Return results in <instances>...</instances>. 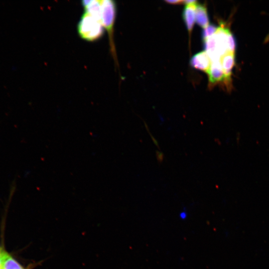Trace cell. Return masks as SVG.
Segmentation results:
<instances>
[{
	"label": "cell",
	"instance_id": "1",
	"mask_svg": "<svg viewBox=\"0 0 269 269\" xmlns=\"http://www.w3.org/2000/svg\"><path fill=\"white\" fill-rule=\"evenodd\" d=\"M77 31L82 39L94 42L103 36L104 27L100 19L84 12L78 22Z\"/></svg>",
	"mask_w": 269,
	"mask_h": 269
},
{
	"label": "cell",
	"instance_id": "2",
	"mask_svg": "<svg viewBox=\"0 0 269 269\" xmlns=\"http://www.w3.org/2000/svg\"><path fill=\"white\" fill-rule=\"evenodd\" d=\"M101 22L108 32L111 52L114 58H116L114 42V29L117 12V5L113 0H101Z\"/></svg>",
	"mask_w": 269,
	"mask_h": 269
},
{
	"label": "cell",
	"instance_id": "3",
	"mask_svg": "<svg viewBox=\"0 0 269 269\" xmlns=\"http://www.w3.org/2000/svg\"><path fill=\"white\" fill-rule=\"evenodd\" d=\"M210 84L214 85L223 82L229 89L231 79L227 77L223 72L219 62H212L210 68L207 73Z\"/></svg>",
	"mask_w": 269,
	"mask_h": 269
},
{
	"label": "cell",
	"instance_id": "4",
	"mask_svg": "<svg viewBox=\"0 0 269 269\" xmlns=\"http://www.w3.org/2000/svg\"><path fill=\"white\" fill-rule=\"evenodd\" d=\"M190 64L193 68L207 73L210 68L212 61L207 52L203 51L194 55L190 59Z\"/></svg>",
	"mask_w": 269,
	"mask_h": 269
},
{
	"label": "cell",
	"instance_id": "5",
	"mask_svg": "<svg viewBox=\"0 0 269 269\" xmlns=\"http://www.w3.org/2000/svg\"><path fill=\"white\" fill-rule=\"evenodd\" d=\"M197 3L185 5L182 13L183 20L190 35L195 21V8Z\"/></svg>",
	"mask_w": 269,
	"mask_h": 269
},
{
	"label": "cell",
	"instance_id": "6",
	"mask_svg": "<svg viewBox=\"0 0 269 269\" xmlns=\"http://www.w3.org/2000/svg\"><path fill=\"white\" fill-rule=\"evenodd\" d=\"M219 62L227 77L231 79L232 71L235 63V53L231 52L225 53L220 57Z\"/></svg>",
	"mask_w": 269,
	"mask_h": 269
},
{
	"label": "cell",
	"instance_id": "7",
	"mask_svg": "<svg viewBox=\"0 0 269 269\" xmlns=\"http://www.w3.org/2000/svg\"><path fill=\"white\" fill-rule=\"evenodd\" d=\"M85 12L101 21V3L100 0H84L81 1Z\"/></svg>",
	"mask_w": 269,
	"mask_h": 269
},
{
	"label": "cell",
	"instance_id": "8",
	"mask_svg": "<svg viewBox=\"0 0 269 269\" xmlns=\"http://www.w3.org/2000/svg\"><path fill=\"white\" fill-rule=\"evenodd\" d=\"M195 21L204 29L209 24L207 7L204 4L197 3L195 8Z\"/></svg>",
	"mask_w": 269,
	"mask_h": 269
},
{
	"label": "cell",
	"instance_id": "9",
	"mask_svg": "<svg viewBox=\"0 0 269 269\" xmlns=\"http://www.w3.org/2000/svg\"><path fill=\"white\" fill-rule=\"evenodd\" d=\"M2 268V269H27L23 267L9 255H8L5 259Z\"/></svg>",
	"mask_w": 269,
	"mask_h": 269
},
{
	"label": "cell",
	"instance_id": "10",
	"mask_svg": "<svg viewBox=\"0 0 269 269\" xmlns=\"http://www.w3.org/2000/svg\"><path fill=\"white\" fill-rule=\"evenodd\" d=\"M218 27L212 24H209V25L204 29L202 32L203 40H204L207 38L213 35L216 31Z\"/></svg>",
	"mask_w": 269,
	"mask_h": 269
},
{
	"label": "cell",
	"instance_id": "11",
	"mask_svg": "<svg viewBox=\"0 0 269 269\" xmlns=\"http://www.w3.org/2000/svg\"><path fill=\"white\" fill-rule=\"evenodd\" d=\"M8 255L6 252L0 249V268L2 267L3 262Z\"/></svg>",
	"mask_w": 269,
	"mask_h": 269
},
{
	"label": "cell",
	"instance_id": "12",
	"mask_svg": "<svg viewBox=\"0 0 269 269\" xmlns=\"http://www.w3.org/2000/svg\"><path fill=\"white\" fill-rule=\"evenodd\" d=\"M165 1L171 4H180L181 3H182L183 0H165Z\"/></svg>",
	"mask_w": 269,
	"mask_h": 269
},
{
	"label": "cell",
	"instance_id": "13",
	"mask_svg": "<svg viewBox=\"0 0 269 269\" xmlns=\"http://www.w3.org/2000/svg\"><path fill=\"white\" fill-rule=\"evenodd\" d=\"M156 155L158 160L160 162H161L163 158V153L162 152L156 151Z\"/></svg>",
	"mask_w": 269,
	"mask_h": 269
},
{
	"label": "cell",
	"instance_id": "14",
	"mask_svg": "<svg viewBox=\"0 0 269 269\" xmlns=\"http://www.w3.org/2000/svg\"><path fill=\"white\" fill-rule=\"evenodd\" d=\"M187 213L184 211L180 213L179 216L181 219H185L187 217Z\"/></svg>",
	"mask_w": 269,
	"mask_h": 269
},
{
	"label": "cell",
	"instance_id": "15",
	"mask_svg": "<svg viewBox=\"0 0 269 269\" xmlns=\"http://www.w3.org/2000/svg\"><path fill=\"white\" fill-rule=\"evenodd\" d=\"M268 42H269V31L264 40V43H267Z\"/></svg>",
	"mask_w": 269,
	"mask_h": 269
},
{
	"label": "cell",
	"instance_id": "16",
	"mask_svg": "<svg viewBox=\"0 0 269 269\" xmlns=\"http://www.w3.org/2000/svg\"><path fill=\"white\" fill-rule=\"evenodd\" d=\"M0 269H2V267L0 268Z\"/></svg>",
	"mask_w": 269,
	"mask_h": 269
}]
</instances>
